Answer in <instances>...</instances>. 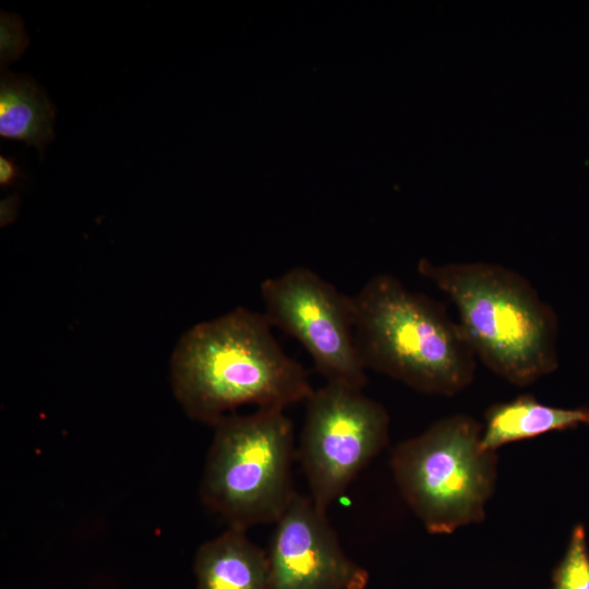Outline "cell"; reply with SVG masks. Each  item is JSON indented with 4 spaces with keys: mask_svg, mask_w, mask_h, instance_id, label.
<instances>
[{
    "mask_svg": "<svg viewBox=\"0 0 589 589\" xmlns=\"http://www.w3.org/2000/svg\"><path fill=\"white\" fill-rule=\"evenodd\" d=\"M482 428L470 416H448L393 450L396 485L432 534H449L485 517L498 457L481 447Z\"/></svg>",
    "mask_w": 589,
    "mask_h": 589,
    "instance_id": "obj_4",
    "label": "cell"
},
{
    "mask_svg": "<svg viewBox=\"0 0 589 589\" xmlns=\"http://www.w3.org/2000/svg\"><path fill=\"white\" fill-rule=\"evenodd\" d=\"M193 570L196 589H269L267 552L240 528L201 544Z\"/></svg>",
    "mask_w": 589,
    "mask_h": 589,
    "instance_id": "obj_9",
    "label": "cell"
},
{
    "mask_svg": "<svg viewBox=\"0 0 589 589\" xmlns=\"http://www.w3.org/2000/svg\"><path fill=\"white\" fill-rule=\"evenodd\" d=\"M264 316L297 339L327 383L362 389L366 368L354 337L352 296L297 266L261 284Z\"/></svg>",
    "mask_w": 589,
    "mask_h": 589,
    "instance_id": "obj_7",
    "label": "cell"
},
{
    "mask_svg": "<svg viewBox=\"0 0 589 589\" xmlns=\"http://www.w3.org/2000/svg\"><path fill=\"white\" fill-rule=\"evenodd\" d=\"M581 424H589V407H553L531 394H521L510 400L495 402L485 410L481 447L496 452L513 442Z\"/></svg>",
    "mask_w": 589,
    "mask_h": 589,
    "instance_id": "obj_10",
    "label": "cell"
},
{
    "mask_svg": "<svg viewBox=\"0 0 589 589\" xmlns=\"http://www.w3.org/2000/svg\"><path fill=\"white\" fill-rule=\"evenodd\" d=\"M17 197L11 196L1 202V225L8 224L13 219L16 213L17 203H14Z\"/></svg>",
    "mask_w": 589,
    "mask_h": 589,
    "instance_id": "obj_15",
    "label": "cell"
},
{
    "mask_svg": "<svg viewBox=\"0 0 589 589\" xmlns=\"http://www.w3.org/2000/svg\"><path fill=\"white\" fill-rule=\"evenodd\" d=\"M170 380L184 412L211 425L241 406L285 409L314 392L264 314L245 308L188 329L172 352Z\"/></svg>",
    "mask_w": 589,
    "mask_h": 589,
    "instance_id": "obj_1",
    "label": "cell"
},
{
    "mask_svg": "<svg viewBox=\"0 0 589 589\" xmlns=\"http://www.w3.org/2000/svg\"><path fill=\"white\" fill-rule=\"evenodd\" d=\"M299 458L314 505L327 513L385 447L389 416L362 389L327 383L306 400Z\"/></svg>",
    "mask_w": 589,
    "mask_h": 589,
    "instance_id": "obj_6",
    "label": "cell"
},
{
    "mask_svg": "<svg viewBox=\"0 0 589 589\" xmlns=\"http://www.w3.org/2000/svg\"><path fill=\"white\" fill-rule=\"evenodd\" d=\"M22 176L21 169L12 158L0 156V184L2 188L12 185Z\"/></svg>",
    "mask_w": 589,
    "mask_h": 589,
    "instance_id": "obj_14",
    "label": "cell"
},
{
    "mask_svg": "<svg viewBox=\"0 0 589 589\" xmlns=\"http://www.w3.org/2000/svg\"><path fill=\"white\" fill-rule=\"evenodd\" d=\"M55 112L44 89L31 77L2 72L0 136L23 141L40 152L53 137Z\"/></svg>",
    "mask_w": 589,
    "mask_h": 589,
    "instance_id": "obj_11",
    "label": "cell"
},
{
    "mask_svg": "<svg viewBox=\"0 0 589 589\" xmlns=\"http://www.w3.org/2000/svg\"><path fill=\"white\" fill-rule=\"evenodd\" d=\"M418 273L443 291L477 360L516 386L555 371L557 317L519 273L485 262L435 264Z\"/></svg>",
    "mask_w": 589,
    "mask_h": 589,
    "instance_id": "obj_2",
    "label": "cell"
},
{
    "mask_svg": "<svg viewBox=\"0 0 589 589\" xmlns=\"http://www.w3.org/2000/svg\"><path fill=\"white\" fill-rule=\"evenodd\" d=\"M352 298L354 337L366 370L431 395L453 396L470 385L477 358L437 301L384 273Z\"/></svg>",
    "mask_w": 589,
    "mask_h": 589,
    "instance_id": "obj_3",
    "label": "cell"
},
{
    "mask_svg": "<svg viewBox=\"0 0 589 589\" xmlns=\"http://www.w3.org/2000/svg\"><path fill=\"white\" fill-rule=\"evenodd\" d=\"M0 22V59L3 68L21 57L28 45V37L22 21L16 15L2 12Z\"/></svg>",
    "mask_w": 589,
    "mask_h": 589,
    "instance_id": "obj_13",
    "label": "cell"
},
{
    "mask_svg": "<svg viewBox=\"0 0 589 589\" xmlns=\"http://www.w3.org/2000/svg\"><path fill=\"white\" fill-rule=\"evenodd\" d=\"M549 589H589V550L582 525L573 528L566 551L552 573Z\"/></svg>",
    "mask_w": 589,
    "mask_h": 589,
    "instance_id": "obj_12",
    "label": "cell"
},
{
    "mask_svg": "<svg viewBox=\"0 0 589 589\" xmlns=\"http://www.w3.org/2000/svg\"><path fill=\"white\" fill-rule=\"evenodd\" d=\"M310 497L296 493L267 552L269 589H365L369 573L342 550Z\"/></svg>",
    "mask_w": 589,
    "mask_h": 589,
    "instance_id": "obj_8",
    "label": "cell"
},
{
    "mask_svg": "<svg viewBox=\"0 0 589 589\" xmlns=\"http://www.w3.org/2000/svg\"><path fill=\"white\" fill-rule=\"evenodd\" d=\"M201 482L204 505L228 527L275 524L294 494V434L283 408L229 413L214 425Z\"/></svg>",
    "mask_w": 589,
    "mask_h": 589,
    "instance_id": "obj_5",
    "label": "cell"
}]
</instances>
